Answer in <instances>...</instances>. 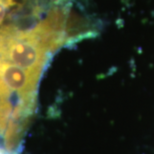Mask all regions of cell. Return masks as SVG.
Masks as SVG:
<instances>
[{
    "mask_svg": "<svg viewBox=\"0 0 154 154\" xmlns=\"http://www.w3.org/2000/svg\"><path fill=\"white\" fill-rule=\"evenodd\" d=\"M0 154H18V152L10 151V150L6 149L5 147H3L2 145H0Z\"/></svg>",
    "mask_w": 154,
    "mask_h": 154,
    "instance_id": "4",
    "label": "cell"
},
{
    "mask_svg": "<svg viewBox=\"0 0 154 154\" xmlns=\"http://www.w3.org/2000/svg\"><path fill=\"white\" fill-rule=\"evenodd\" d=\"M96 25L58 0L34 26L21 29L15 24L0 27V61L19 66L42 77L53 55L96 35Z\"/></svg>",
    "mask_w": 154,
    "mask_h": 154,
    "instance_id": "1",
    "label": "cell"
},
{
    "mask_svg": "<svg viewBox=\"0 0 154 154\" xmlns=\"http://www.w3.org/2000/svg\"><path fill=\"white\" fill-rule=\"evenodd\" d=\"M35 114L26 110L0 80V144L18 152Z\"/></svg>",
    "mask_w": 154,
    "mask_h": 154,
    "instance_id": "2",
    "label": "cell"
},
{
    "mask_svg": "<svg viewBox=\"0 0 154 154\" xmlns=\"http://www.w3.org/2000/svg\"><path fill=\"white\" fill-rule=\"evenodd\" d=\"M15 0H0V25L4 22L10 9L15 5Z\"/></svg>",
    "mask_w": 154,
    "mask_h": 154,
    "instance_id": "3",
    "label": "cell"
}]
</instances>
